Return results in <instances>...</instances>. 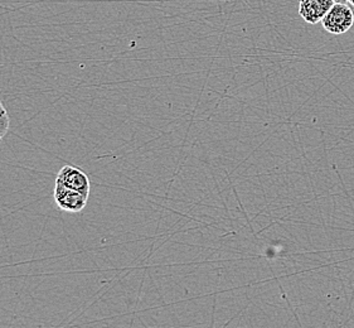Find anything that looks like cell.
Instances as JSON below:
<instances>
[{
    "mask_svg": "<svg viewBox=\"0 0 354 328\" xmlns=\"http://www.w3.org/2000/svg\"><path fill=\"white\" fill-rule=\"evenodd\" d=\"M333 6V0H299V15L314 26L323 21Z\"/></svg>",
    "mask_w": 354,
    "mask_h": 328,
    "instance_id": "obj_4",
    "label": "cell"
},
{
    "mask_svg": "<svg viewBox=\"0 0 354 328\" xmlns=\"http://www.w3.org/2000/svg\"><path fill=\"white\" fill-rule=\"evenodd\" d=\"M57 185H62L73 191L84 193L90 196L91 191V182L85 172L81 171L77 167L73 165H64L58 172L56 179Z\"/></svg>",
    "mask_w": 354,
    "mask_h": 328,
    "instance_id": "obj_2",
    "label": "cell"
},
{
    "mask_svg": "<svg viewBox=\"0 0 354 328\" xmlns=\"http://www.w3.org/2000/svg\"><path fill=\"white\" fill-rule=\"evenodd\" d=\"M354 23V13L352 8L347 4L334 3L333 7L323 18L322 24L326 32L334 36H340L347 33Z\"/></svg>",
    "mask_w": 354,
    "mask_h": 328,
    "instance_id": "obj_1",
    "label": "cell"
},
{
    "mask_svg": "<svg viewBox=\"0 0 354 328\" xmlns=\"http://www.w3.org/2000/svg\"><path fill=\"white\" fill-rule=\"evenodd\" d=\"M334 3H342V4H347V0H333Z\"/></svg>",
    "mask_w": 354,
    "mask_h": 328,
    "instance_id": "obj_6",
    "label": "cell"
},
{
    "mask_svg": "<svg viewBox=\"0 0 354 328\" xmlns=\"http://www.w3.org/2000/svg\"><path fill=\"white\" fill-rule=\"evenodd\" d=\"M53 197L59 210L66 212H72V214L81 212L85 208L88 200V196H86L84 193L73 191L71 188H67L64 185H57V183Z\"/></svg>",
    "mask_w": 354,
    "mask_h": 328,
    "instance_id": "obj_3",
    "label": "cell"
},
{
    "mask_svg": "<svg viewBox=\"0 0 354 328\" xmlns=\"http://www.w3.org/2000/svg\"><path fill=\"white\" fill-rule=\"evenodd\" d=\"M347 1L351 6H354V0H347Z\"/></svg>",
    "mask_w": 354,
    "mask_h": 328,
    "instance_id": "obj_7",
    "label": "cell"
},
{
    "mask_svg": "<svg viewBox=\"0 0 354 328\" xmlns=\"http://www.w3.org/2000/svg\"><path fill=\"white\" fill-rule=\"evenodd\" d=\"M9 128H10V118L8 114L7 109L0 100V142L4 139V136H7Z\"/></svg>",
    "mask_w": 354,
    "mask_h": 328,
    "instance_id": "obj_5",
    "label": "cell"
}]
</instances>
